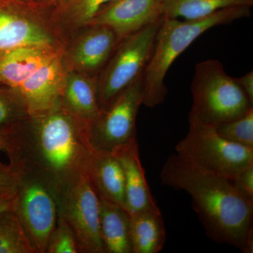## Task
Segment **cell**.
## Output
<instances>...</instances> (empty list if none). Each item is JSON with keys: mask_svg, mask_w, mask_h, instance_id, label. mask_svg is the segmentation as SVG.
Returning a JSON list of instances; mask_svg holds the SVG:
<instances>
[{"mask_svg": "<svg viewBox=\"0 0 253 253\" xmlns=\"http://www.w3.org/2000/svg\"><path fill=\"white\" fill-rule=\"evenodd\" d=\"M87 125L57 103L45 114L28 117L4 131L9 165L45 184L56 201L86 176L94 150Z\"/></svg>", "mask_w": 253, "mask_h": 253, "instance_id": "6da1fadb", "label": "cell"}, {"mask_svg": "<svg viewBox=\"0 0 253 253\" xmlns=\"http://www.w3.org/2000/svg\"><path fill=\"white\" fill-rule=\"evenodd\" d=\"M160 179L191 196L210 239L253 253V201L240 194L230 179L196 167L176 154L163 165Z\"/></svg>", "mask_w": 253, "mask_h": 253, "instance_id": "7a4b0ae2", "label": "cell"}, {"mask_svg": "<svg viewBox=\"0 0 253 253\" xmlns=\"http://www.w3.org/2000/svg\"><path fill=\"white\" fill-rule=\"evenodd\" d=\"M250 6L219 10L198 20L164 18L158 30L152 54L143 73L142 105L154 108L163 104L168 94L165 79L174 61L208 30L250 17Z\"/></svg>", "mask_w": 253, "mask_h": 253, "instance_id": "3957f363", "label": "cell"}, {"mask_svg": "<svg viewBox=\"0 0 253 253\" xmlns=\"http://www.w3.org/2000/svg\"><path fill=\"white\" fill-rule=\"evenodd\" d=\"M191 91L189 126L214 128L241 117L253 108L236 78L226 73L218 60L208 59L196 65Z\"/></svg>", "mask_w": 253, "mask_h": 253, "instance_id": "277c9868", "label": "cell"}, {"mask_svg": "<svg viewBox=\"0 0 253 253\" xmlns=\"http://www.w3.org/2000/svg\"><path fill=\"white\" fill-rule=\"evenodd\" d=\"M163 18L118 42L97 82L100 111L144 73Z\"/></svg>", "mask_w": 253, "mask_h": 253, "instance_id": "5b68a950", "label": "cell"}, {"mask_svg": "<svg viewBox=\"0 0 253 253\" xmlns=\"http://www.w3.org/2000/svg\"><path fill=\"white\" fill-rule=\"evenodd\" d=\"M176 154L196 167L231 179L253 165V149L221 137L211 126H189Z\"/></svg>", "mask_w": 253, "mask_h": 253, "instance_id": "8992f818", "label": "cell"}, {"mask_svg": "<svg viewBox=\"0 0 253 253\" xmlns=\"http://www.w3.org/2000/svg\"><path fill=\"white\" fill-rule=\"evenodd\" d=\"M143 74L101 110L97 119L88 126L91 149L115 151L137 141L136 121L142 105Z\"/></svg>", "mask_w": 253, "mask_h": 253, "instance_id": "52a82bcc", "label": "cell"}, {"mask_svg": "<svg viewBox=\"0 0 253 253\" xmlns=\"http://www.w3.org/2000/svg\"><path fill=\"white\" fill-rule=\"evenodd\" d=\"M17 186L11 201L16 214L37 253H46L57 221V201L54 193L29 174L16 172Z\"/></svg>", "mask_w": 253, "mask_h": 253, "instance_id": "ba28073f", "label": "cell"}, {"mask_svg": "<svg viewBox=\"0 0 253 253\" xmlns=\"http://www.w3.org/2000/svg\"><path fill=\"white\" fill-rule=\"evenodd\" d=\"M58 214L71 228L79 253H105L100 234L99 198L83 176L60 198Z\"/></svg>", "mask_w": 253, "mask_h": 253, "instance_id": "9c48e42d", "label": "cell"}, {"mask_svg": "<svg viewBox=\"0 0 253 253\" xmlns=\"http://www.w3.org/2000/svg\"><path fill=\"white\" fill-rule=\"evenodd\" d=\"M166 0H115L87 23L111 28L121 41L163 18Z\"/></svg>", "mask_w": 253, "mask_h": 253, "instance_id": "30bf717a", "label": "cell"}, {"mask_svg": "<svg viewBox=\"0 0 253 253\" xmlns=\"http://www.w3.org/2000/svg\"><path fill=\"white\" fill-rule=\"evenodd\" d=\"M65 76L61 59L56 54L15 89L22 96L28 116L45 114L59 102Z\"/></svg>", "mask_w": 253, "mask_h": 253, "instance_id": "8fae6325", "label": "cell"}, {"mask_svg": "<svg viewBox=\"0 0 253 253\" xmlns=\"http://www.w3.org/2000/svg\"><path fill=\"white\" fill-rule=\"evenodd\" d=\"M53 40L41 26L23 18L0 0V61L21 47L51 49Z\"/></svg>", "mask_w": 253, "mask_h": 253, "instance_id": "7c38bea8", "label": "cell"}, {"mask_svg": "<svg viewBox=\"0 0 253 253\" xmlns=\"http://www.w3.org/2000/svg\"><path fill=\"white\" fill-rule=\"evenodd\" d=\"M122 166L126 183V211L129 214L158 210L146 180L137 141L113 153Z\"/></svg>", "mask_w": 253, "mask_h": 253, "instance_id": "4fadbf2b", "label": "cell"}, {"mask_svg": "<svg viewBox=\"0 0 253 253\" xmlns=\"http://www.w3.org/2000/svg\"><path fill=\"white\" fill-rule=\"evenodd\" d=\"M86 177L100 198L126 211L124 172L121 163L113 153L93 151Z\"/></svg>", "mask_w": 253, "mask_h": 253, "instance_id": "5bb4252c", "label": "cell"}, {"mask_svg": "<svg viewBox=\"0 0 253 253\" xmlns=\"http://www.w3.org/2000/svg\"><path fill=\"white\" fill-rule=\"evenodd\" d=\"M60 101L68 112L88 126L101 113L98 104L97 82L74 71L65 76Z\"/></svg>", "mask_w": 253, "mask_h": 253, "instance_id": "9a60e30c", "label": "cell"}, {"mask_svg": "<svg viewBox=\"0 0 253 253\" xmlns=\"http://www.w3.org/2000/svg\"><path fill=\"white\" fill-rule=\"evenodd\" d=\"M119 42L111 28L91 26L73 50V63L82 71H97L108 62Z\"/></svg>", "mask_w": 253, "mask_h": 253, "instance_id": "2e32d148", "label": "cell"}, {"mask_svg": "<svg viewBox=\"0 0 253 253\" xmlns=\"http://www.w3.org/2000/svg\"><path fill=\"white\" fill-rule=\"evenodd\" d=\"M99 198L100 234L105 253H133L130 214L121 206Z\"/></svg>", "mask_w": 253, "mask_h": 253, "instance_id": "e0dca14e", "label": "cell"}, {"mask_svg": "<svg viewBox=\"0 0 253 253\" xmlns=\"http://www.w3.org/2000/svg\"><path fill=\"white\" fill-rule=\"evenodd\" d=\"M56 54L46 48L21 47L10 51L0 61V85L17 89Z\"/></svg>", "mask_w": 253, "mask_h": 253, "instance_id": "ac0fdd59", "label": "cell"}, {"mask_svg": "<svg viewBox=\"0 0 253 253\" xmlns=\"http://www.w3.org/2000/svg\"><path fill=\"white\" fill-rule=\"evenodd\" d=\"M130 238L133 253H158L166 241V231L160 209L130 215Z\"/></svg>", "mask_w": 253, "mask_h": 253, "instance_id": "d6986e66", "label": "cell"}, {"mask_svg": "<svg viewBox=\"0 0 253 253\" xmlns=\"http://www.w3.org/2000/svg\"><path fill=\"white\" fill-rule=\"evenodd\" d=\"M253 5V0H166L163 18L198 20L225 8Z\"/></svg>", "mask_w": 253, "mask_h": 253, "instance_id": "ffe728a7", "label": "cell"}, {"mask_svg": "<svg viewBox=\"0 0 253 253\" xmlns=\"http://www.w3.org/2000/svg\"><path fill=\"white\" fill-rule=\"evenodd\" d=\"M0 253H37L11 208L0 212Z\"/></svg>", "mask_w": 253, "mask_h": 253, "instance_id": "44dd1931", "label": "cell"}, {"mask_svg": "<svg viewBox=\"0 0 253 253\" xmlns=\"http://www.w3.org/2000/svg\"><path fill=\"white\" fill-rule=\"evenodd\" d=\"M28 116L21 94L13 88L0 85V129L6 130Z\"/></svg>", "mask_w": 253, "mask_h": 253, "instance_id": "7402d4cb", "label": "cell"}, {"mask_svg": "<svg viewBox=\"0 0 253 253\" xmlns=\"http://www.w3.org/2000/svg\"><path fill=\"white\" fill-rule=\"evenodd\" d=\"M214 130L226 140L253 149V108L241 117L221 123Z\"/></svg>", "mask_w": 253, "mask_h": 253, "instance_id": "603a6c76", "label": "cell"}, {"mask_svg": "<svg viewBox=\"0 0 253 253\" xmlns=\"http://www.w3.org/2000/svg\"><path fill=\"white\" fill-rule=\"evenodd\" d=\"M79 253L76 236L66 220L59 215L50 236L46 253Z\"/></svg>", "mask_w": 253, "mask_h": 253, "instance_id": "cb8c5ba5", "label": "cell"}, {"mask_svg": "<svg viewBox=\"0 0 253 253\" xmlns=\"http://www.w3.org/2000/svg\"><path fill=\"white\" fill-rule=\"evenodd\" d=\"M115 0H79L73 8V16L79 24L87 23L100 10Z\"/></svg>", "mask_w": 253, "mask_h": 253, "instance_id": "d4e9b609", "label": "cell"}, {"mask_svg": "<svg viewBox=\"0 0 253 253\" xmlns=\"http://www.w3.org/2000/svg\"><path fill=\"white\" fill-rule=\"evenodd\" d=\"M17 186V174L10 165L0 161V200L12 201Z\"/></svg>", "mask_w": 253, "mask_h": 253, "instance_id": "484cf974", "label": "cell"}, {"mask_svg": "<svg viewBox=\"0 0 253 253\" xmlns=\"http://www.w3.org/2000/svg\"><path fill=\"white\" fill-rule=\"evenodd\" d=\"M231 181L240 194L253 201V165L238 173Z\"/></svg>", "mask_w": 253, "mask_h": 253, "instance_id": "4316f807", "label": "cell"}, {"mask_svg": "<svg viewBox=\"0 0 253 253\" xmlns=\"http://www.w3.org/2000/svg\"><path fill=\"white\" fill-rule=\"evenodd\" d=\"M236 81L253 104V71H250L244 76L236 78Z\"/></svg>", "mask_w": 253, "mask_h": 253, "instance_id": "83f0119b", "label": "cell"}, {"mask_svg": "<svg viewBox=\"0 0 253 253\" xmlns=\"http://www.w3.org/2000/svg\"><path fill=\"white\" fill-rule=\"evenodd\" d=\"M11 208V201L6 200H0V212L10 209Z\"/></svg>", "mask_w": 253, "mask_h": 253, "instance_id": "f1b7e54d", "label": "cell"}, {"mask_svg": "<svg viewBox=\"0 0 253 253\" xmlns=\"http://www.w3.org/2000/svg\"><path fill=\"white\" fill-rule=\"evenodd\" d=\"M6 148V136L4 131L0 129V152L4 151Z\"/></svg>", "mask_w": 253, "mask_h": 253, "instance_id": "f546056e", "label": "cell"}]
</instances>
